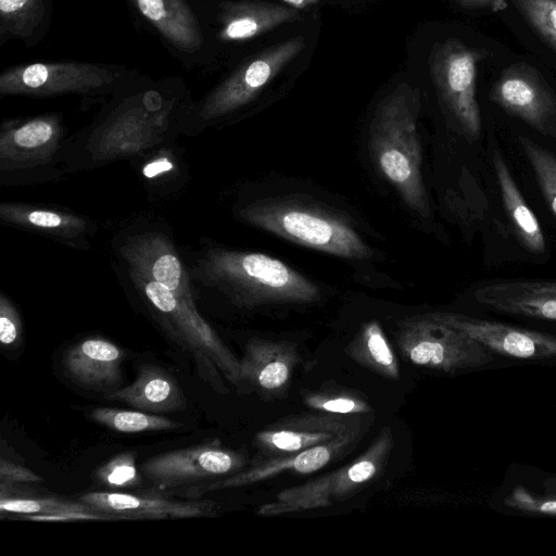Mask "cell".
<instances>
[{"instance_id": "22", "label": "cell", "mask_w": 556, "mask_h": 556, "mask_svg": "<svg viewBox=\"0 0 556 556\" xmlns=\"http://www.w3.org/2000/svg\"><path fill=\"white\" fill-rule=\"evenodd\" d=\"M124 352L116 344L102 338L85 339L64 355L68 376L85 388L113 386L121 376Z\"/></svg>"}, {"instance_id": "30", "label": "cell", "mask_w": 556, "mask_h": 556, "mask_svg": "<svg viewBox=\"0 0 556 556\" xmlns=\"http://www.w3.org/2000/svg\"><path fill=\"white\" fill-rule=\"evenodd\" d=\"M518 141L532 167L539 187L556 217V155L525 136H519Z\"/></svg>"}, {"instance_id": "7", "label": "cell", "mask_w": 556, "mask_h": 556, "mask_svg": "<svg viewBox=\"0 0 556 556\" xmlns=\"http://www.w3.org/2000/svg\"><path fill=\"white\" fill-rule=\"evenodd\" d=\"M304 48V38L298 36L243 59L199 101L193 102L186 124L200 128L239 112L255 100Z\"/></svg>"}, {"instance_id": "26", "label": "cell", "mask_w": 556, "mask_h": 556, "mask_svg": "<svg viewBox=\"0 0 556 556\" xmlns=\"http://www.w3.org/2000/svg\"><path fill=\"white\" fill-rule=\"evenodd\" d=\"M0 217L5 223L63 239L79 238L88 222L78 215L22 203H2Z\"/></svg>"}, {"instance_id": "11", "label": "cell", "mask_w": 556, "mask_h": 556, "mask_svg": "<svg viewBox=\"0 0 556 556\" xmlns=\"http://www.w3.org/2000/svg\"><path fill=\"white\" fill-rule=\"evenodd\" d=\"M217 63L242 46L298 17L296 9L253 0H200Z\"/></svg>"}, {"instance_id": "8", "label": "cell", "mask_w": 556, "mask_h": 556, "mask_svg": "<svg viewBox=\"0 0 556 556\" xmlns=\"http://www.w3.org/2000/svg\"><path fill=\"white\" fill-rule=\"evenodd\" d=\"M396 341L409 363L447 374L480 368L494 359L492 351L429 313L400 320Z\"/></svg>"}, {"instance_id": "25", "label": "cell", "mask_w": 556, "mask_h": 556, "mask_svg": "<svg viewBox=\"0 0 556 556\" xmlns=\"http://www.w3.org/2000/svg\"><path fill=\"white\" fill-rule=\"evenodd\" d=\"M492 163L503 206L518 240L528 251L543 253L546 242L540 223L526 203L504 157L497 150L493 151Z\"/></svg>"}, {"instance_id": "38", "label": "cell", "mask_w": 556, "mask_h": 556, "mask_svg": "<svg viewBox=\"0 0 556 556\" xmlns=\"http://www.w3.org/2000/svg\"><path fill=\"white\" fill-rule=\"evenodd\" d=\"M455 3L464 9H480L492 7L495 9L504 8V0H454Z\"/></svg>"}, {"instance_id": "6", "label": "cell", "mask_w": 556, "mask_h": 556, "mask_svg": "<svg viewBox=\"0 0 556 556\" xmlns=\"http://www.w3.org/2000/svg\"><path fill=\"white\" fill-rule=\"evenodd\" d=\"M131 14L187 71L210 73L218 63L200 0H125Z\"/></svg>"}, {"instance_id": "20", "label": "cell", "mask_w": 556, "mask_h": 556, "mask_svg": "<svg viewBox=\"0 0 556 556\" xmlns=\"http://www.w3.org/2000/svg\"><path fill=\"white\" fill-rule=\"evenodd\" d=\"M359 428L358 420L330 415L300 417L258 432L255 444L264 453L277 456L331 442Z\"/></svg>"}, {"instance_id": "19", "label": "cell", "mask_w": 556, "mask_h": 556, "mask_svg": "<svg viewBox=\"0 0 556 556\" xmlns=\"http://www.w3.org/2000/svg\"><path fill=\"white\" fill-rule=\"evenodd\" d=\"M361 434V428L331 442L311 448L274 456L248 470L238 471L225 479L198 488L197 494L224 489L239 488L256 483L285 471L311 473L328 465L354 443Z\"/></svg>"}, {"instance_id": "28", "label": "cell", "mask_w": 556, "mask_h": 556, "mask_svg": "<svg viewBox=\"0 0 556 556\" xmlns=\"http://www.w3.org/2000/svg\"><path fill=\"white\" fill-rule=\"evenodd\" d=\"M349 353L357 363L377 374L399 379L397 361L379 323L365 324L349 346Z\"/></svg>"}, {"instance_id": "34", "label": "cell", "mask_w": 556, "mask_h": 556, "mask_svg": "<svg viewBox=\"0 0 556 556\" xmlns=\"http://www.w3.org/2000/svg\"><path fill=\"white\" fill-rule=\"evenodd\" d=\"M305 403L314 409L329 414L352 415L369 412L366 402L345 393H313L305 397Z\"/></svg>"}, {"instance_id": "5", "label": "cell", "mask_w": 556, "mask_h": 556, "mask_svg": "<svg viewBox=\"0 0 556 556\" xmlns=\"http://www.w3.org/2000/svg\"><path fill=\"white\" fill-rule=\"evenodd\" d=\"M247 223L294 243L348 258H369L370 248L342 217L292 200H263L243 207Z\"/></svg>"}, {"instance_id": "13", "label": "cell", "mask_w": 556, "mask_h": 556, "mask_svg": "<svg viewBox=\"0 0 556 556\" xmlns=\"http://www.w3.org/2000/svg\"><path fill=\"white\" fill-rule=\"evenodd\" d=\"M490 97L543 136L556 137V94L533 67L525 63L507 67Z\"/></svg>"}, {"instance_id": "18", "label": "cell", "mask_w": 556, "mask_h": 556, "mask_svg": "<svg viewBox=\"0 0 556 556\" xmlns=\"http://www.w3.org/2000/svg\"><path fill=\"white\" fill-rule=\"evenodd\" d=\"M79 501L117 519H176L213 515L214 503L185 502L117 491L88 492Z\"/></svg>"}, {"instance_id": "33", "label": "cell", "mask_w": 556, "mask_h": 556, "mask_svg": "<svg viewBox=\"0 0 556 556\" xmlns=\"http://www.w3.org/2000/svg\"><path fill=\"white\" fill-rule=\"evenodd\" d=\"M529 24L556 50V0H514Z\"/></svg>"}, {"instance_id": "36", "label": "cell", "mask_w": 556, "mask_h": 556, "mask_svg": "<svg viewBox=\"0 0 556 556\" xmlns=\"http://www.w3.org/2000/svg\"><path fill=\"white\" fill-rule=\"evenodd\" d=\"M0 481L3 483L41 482L42 478L27 467L1 457Z\"/></svg>"}, {"instance_id": "23", "label": "cell", "mask_w": 556, "mask_h": 556, "mask_svg": "<svg viewBox=\"0 0 556 556\" xmlns=\"http://www.w3.org/2000/svg\"><path fill=\"white\" fill-rule=\"evenodd\" d=\"M143 412H174L186 406V399L175 378L159 366L143 364L130 386L105 395Z\"/></svg>"}, {"instance_id": "4", "label": "cell", "mask_w": 556, "mask_h": 556, "mask_svg": "<svg viewBox=\"0 0 556 556\" xmlns=\"http://www.w3.org/2000/svg\"><path fill=\"white\" fill-rule=\"evenodd\" d=\"M146 76L136 67L118 63L36 61L5 67L0 73V96L51 98L74 94L98 100L113 97Z\"/></svg>"}, {"instance_id": "24", "label": "cell", "mask_w": 556, "mask_h": 556, "mask_svg": "<svg viewBox=\"0 0 556 556\" xmlns=\"http://www.w3.org/2000/svg\"><path fill=\"white\" fill-rule=\"evenodd\" d=\"M53 0H0V48L20 41L26 48L38 46L52 21Z\"/></svg>"}, {"instance_id": "17", "label": "cell", "mask_w": 556, "mask_h": 556, "mask_svg": "<svg viewBox=\"0 0 556 556\" xmlns=\"http://www.w3.org/2000/svg\"><path fill=\"white\" fill-rule=\"evenodd\" d=\"M473 296L502 314L556 321V280H494L477 288Z\"/></svg>"}, {"instance_id": "15", "label": "cell", "mask_w": 556, "mask_h": 556, "mask_svg": "<svg viewBox=\"0 0 556 556\" xmlns=\"http://www.w3.org/2000/svg\"><path fill=\"white\" fill-rule=\"evenodd\" d=\"M435 319L454 327L492 352L519 359L556 357V336L522 329L497 321L475 318L458 313H429Z\"/></svg>"}, {"instance_id": "10", "label": "cell", "mask_w": 556, "mask_h": 556, "mask_svg": "<svg viewBox=\"0 0 556 556\" xmlns=\"http://www.w3.org/2000/svg\"><path fill=\"white\" fill-rule=\"evenodd\" d=\"M480 53L456 39L438 47L432 56V75L439 96L467 140L481 134V115L476 99L477 63Z\"/></svg>"}, {"instance_id": "35", "label": "cell", "mask_w": 556, "mask_h": 556, "mask_svg": "<svg viewBox=\"0 0 556 556\" xmlns=\"http://www.w3.org/2000/svg\"><path fill=\"white\" fill-rule=\"evenodd\" d=\"M22 336L21 317L12 302L0 295V342L3 346L15 345Z\"/></svg>"}, {"instance_id": "1", "label": "cell", "mask_w": 556, "mask_h": 556, "mask_svg": "<svg viewBox=\"0 0 556 556\" xmlns=\"http://www.w3.org/2000/svg\"><path fill=\"white\" fill-rule=\"evenodd\" d=\"M193 104L178 76H146L111 97L90 143L96 161L129 155L155 144L175 126L186 124Z\"/></svg>"}, {"instance_id": "37", "label": "cell", "mask_w": 556, "mask_h": 556, "mask_svg": "<svg viewBox=\"0 0 556 556\" xmlns=\"http://www.w3.org/2000/svg\"><path fill=\"white\" fill-rule=\"evenodd\" d=\"M174 167L175 165L169 156L160 155L143 165L142 174L147 179H155L172 172Z\"/></svg>"}, {"instance_id": "14", "label": "cell", "mask_w": 556, "mask_h": 556, "mask_svg": "<svg viewBox=\"0 0 556 556\" xmlns=\"http://www.w3.org/2000/svg\"><path fill=\"white\" fill-rule=\"evenodd\" d=\"M64 135L60 113L3 122L0 131V169H28L50 162Z\"/></svg>"}, {"instance_id": "21", "label": "cell", "mask_w": 556, "mask_h": 556, "mask_svg": "<svg viewBox=\"0 0 556 556\" xmlns=\"http://www.w3.org/2000/svg\"><path fill=\"white\" fill-rule=\"evenodd\" d=\"M298 363L299 355L291 343L253 338L240 361L241 386L267 393L281 392Z\"/></svg>"}, {"instance_id": "3", "label": "cell", "mask_w": 556, "mask_h": 556, "mask_svg": "<svg viewBox=\"0 0 556 556\" xmlns=\"http://www.w3.org/2000/svg\"><path fill=\"white\" fill-rule=\"evenodd\" d=\"M194 273L205 286L245 308L312 303L320 298V290L312 280L263 253L208 249L199 258Z\"/></svg>"}, {"instance_id": "39", "label": "cell", "mask_w": 556, "mask_h": 556, "mask_svg": "<svg viewBox=\"0 0 556 556\" xmlns=\"http://www.w3.org/2000/svg\"><path fill=\"white\" fill-rule=\"evenodd\" d=\"M281 1L287 3L289 7H292L298 10V9H303L308 5H312L316 2H318L319 0H281Z\"/></svg>"}, {"instance_id": "31", "label": "cell", "mask_w": 556, "mask_h": 556, "mask_svg": "<svg viewBox=\"0 0 556 556\" xmlns=\"http://www.w3.org/2000/svg\"><path fill=\"white\" fill-rule=\"evenodd\" d=\"M94 479L112 490H126L141 484L136 466V454L131 451L119 453L96 470Z\"/></svg>"}, {"instance_id": "12", "label": "cell", "mask_w": 556, "mask_h": 556, "mask_svg": "<svg viewBox=\"0 0 556 556\" xmlns=\"http://www.w3.org/2000/svg\"><path fill=\"white\" fill-rule=\"evenodd\" d=\"M243 465L244 458L240 453L208 442L155 455L144 460L140 468L154 485L169 489L236 473Z\"/></svg>"}, {"instance_id": "2", "label": "cell", "mask_w": 556, "mask_h": 556, "mask_svg": "<svg viewBox=\"0 0 556 556\" xmlns=\"http://www.w3.org/2000/svg\"><path fill=\"white\" fill-rule=\"evenodd\" d=\"M420 96L402 84L377 105L368 146L382 176L395 188L403 202L421 217H429L430 203L424 184L422 154L417 118Z\"/></svg>"}, {"instance_id": "32", "label": "cell", "mask_w": 556, "mask_h": 556, "mask_svg": "<svg viewBox=\"0 0 556 556\" xmlns=\"http://www.w3.org/2000/svg\"><path fill=\"white\" fill-rule=\"evenodd\" d=\"M504 504L522 513L556 516V479L545 480L539 492L518 485L508 494Z\"/></svg>"}, {"instance_id": "16", "label": "cell", "mask_w": 556, "mask_h": 556, "mask_svg": "<svg viewBox=\"0 0 556 556\" xmlns=\"http://www.w3.org/2000/svg\"><path fill=\"white\" fill-rule=\"evenodd\" d=\"M129 269L157 282L176 296L194 303L190 280L170 240L159 232L130 237L121 248Z\"/></svg>"}, {"instance_id": "29", "label": "cell", "mask_w": 556, "mask_h": 556, "mask_svg": "<svg viewBox=\"0 0 556 556\" xmlns=\"http://www.w3.org/2000/svg\"><path fill=\"white\" fill-rule=\"evenodd\" d=\"M90 419L117 432L139 433L180 428V422L141 410L98 407L91 410Z\"/></svg>"}, {"instance_id": "27", "label": "cell", "mask_w": 556, "mask_h": 556, "mask_svg": "<svg viewBox=\"0 0 556 556\" xmlns=\"http://www.w3.org/2000/svg\"><path fill=\"white\" fill-rule=\"evenodd\" d=\"M1 514L22 515L28 520L76 521L114 520L111 516L94 510L89 505L54 497H20L1 494Z\"/></svg>"}, {"instance_id": "9", "label": "cell", "mask_w": 556, "mask_h": 556, "mask_svg": "<svg viewBox=\"0 0 556 556\" xmlns=\"http://www.w3.org/2000/svg\"><path fill=\"white\" fill-rule=\"evenodd\" d=\"M392 442L390 430L383 429L366 453L354 463L319 479L283 490L274 502L264 504L257 514L274 516L298 513L344 500L378 475L390 454Z\"/></svg>"}]
</instances>
